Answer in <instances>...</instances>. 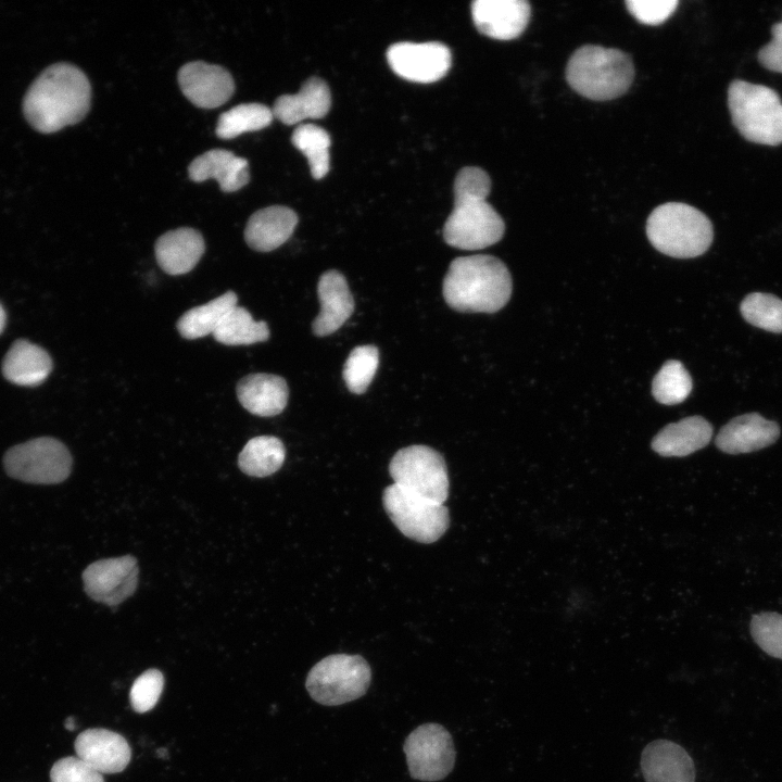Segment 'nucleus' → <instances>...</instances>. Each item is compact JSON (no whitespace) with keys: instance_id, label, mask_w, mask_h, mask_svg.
<instances>
[{"instance_id":"bb28decb","label":"nucleus","mask_w":782,"mask_h":782,"mask_svg":"<svg viewBox=\"0 0 782 782\" xmlns=\"http://www.w3.org/2000/svg\"><path fill=\"white\" fill-rule=\"evenodd\" d=\"M237 294L227 291L214 300L184 313L177 321V330L185 339L205 337L217 329L225 316L237 306Z\"/></svg>"},{"instance_id":"2eb2a0df","label":"nucleus","mask_w":782,"mask_h":782,"mask_svg":"<svg viewBox=\"0 0 782 782\" xmlns=\"http://www.w3.org/2000/svg\"><path fill=\"white\" fill-rule=\"evenodd\" d=\"M476 28L497 40H512L527 28L531 7L527 0H476L470 5Z\"/></svg>"},{"instance_id":"72a5a7b5","label":"nucleus","mask_w":782,"mask_h":782,"mask_svg":"<svg viewBox=\"0 0 782 782\" xmlns=\"http://www.w3.org/2000/svg\"><path fill=\"white\" fill-rule=\"evenodd\" d=\"M379 364L375 345H360L352 350L343 366V379L352 393L362 394L370 384Z\"/></svg>"},{"instance_id":"39448f33","label":"nucleus","mask_w":782,"mask_h":782,"mask_svg":"<svg viewBox=\"0 0 782 782\" xmlns=\"http://www.w3.org/2000/svg\"><path fill=\"white\" fill-rule=\"evenodd\" d=\"M646 235L659 252L678 258L704 254L714 239L712 224L699 210L681 202L664 203L649 214Z\"/></svg>"},{"instance_id":"1a4fd4ad","label":"nucleus","mask_w":782,"mask_h":782,"mask_svg":"<svg viewBox=\"0 0 782 782\" xmlns=\"http://www.w3.org/2000/svg\"><path fill=\"white\" fill-rule=\"evenodd\" d=\"M383 507L395 527L407 538L420 542L438 541L450 525L447 508L393 483L382 495Z\"/></svg>"},{"instance_id":"e433bc0d","label":"nucleus","mask_w":782,"mask_h":782,"mask_svg":"<svg viewBox=\"0 0 782 782\" xmlns=\"http://www.w3.org/2000/svg\"><path fill=\"white\" fill-rule=\"evenodd\" d=\"M50 779L51 782H104L102 773L77 756L58 760L50 771Z\"/></svg>"},{"instance_id":"a211bd4d","label":"nucleus","mask_w":782,"mask_h":782,"mask_svg":"<svg viewBox=\"0 0 782 782\" xmlns=\"http://www.w3.org/2000/svg\"><path fill=\"white\" fill-rule=\"evenodd\" d=\"M320 312L313 320L314 335L325 337L337 331L354 312V299L344 276L335 269L324 273L317 285Z\"/></svg>"},{"instance_id":"9b49d317","label":"nucleus","mask_w":782,"mask_h":782,"mask_svg":"<svg viewBox=\"0 0 782 782\" xmlns=\"http://www.w3.org/2000/svg\"><path fill=\"white\" fill-rule=\"evenodd\" d=\"M403 751L413 779L439 781L454 768L456 753L452 736L439 723L428 722L413 730L405 739Z\"/></svg>"},{"instance_id":"a878e982","label":"nucleus","mask_w":782,"mask_h":782,"mask_svg":"<svg viewBox=\"0 0 782 782\" xmlns=\"http://www.w3.org/2000/svg\"><path fill=\"white\" fill-rule=\"evenodd\" d=\"M51 369L50 355L27 340H16L2 362L4 378L18 386H38L45 381Z\"/></svg>"},{"instance_id":"b1692460","label":"nucleus","mask_w":782,"mask_h":782,"mask_svg":"<svg viewBox=\"0 0 782 782\" xmlns=\"http://www.w3.org/2000/svg\"><path fill=\"white\" fill-rule=\"evenodd\" d=\"M188 173L190 179L197 182L216 179L225 192L237 191L250 180L248 161L222 149H213L195 157Z\"/></svg>"},{"instance_id":"ea45409f","label":"nucleus","mask_w":782,"mask_h":782,"mask_svg":"<svg viewBox=\"0 0 782 782\" xmlns=\"http://www.w3.org/2000/svg\"><path fill=\"white\" fill-rule=\"evenodd\" d=\"M5 326V312L0 304V333L2 332L3 328Z\"/></svg>"},{"instance_id":"7c9ffc66","label":"nucleus","mask_w":782,"mask_h":782,"mask_svg":"<svg viewBox=\"0 0 782 782\" xmlns=\"http://www.w3.org/2000/svg\"><path fill=\"white\" fill-rule=\"evenodd\" d=\"M291 141L306 156L313 178H324L330 167L329 134L317 125L301 124L294 129Z\"/></svg>"},{"instance_id":"ddd939ff","label":"nucleus","mask_w":782,"mask_h":782,"mask_svg":"<svg viewBox=\"0 0 782 782\" xmlns=\"http://www.w3.org/2000/svg\"><path fill=\"white\" fill-rule=\"evenodd\" d=\"M138 572L137 559L131 555L100 559L83 571L84 589L93 601L115 606L134 594Z\"/></svg>"},{"instance_id":"58836bf2","label":"nucleus","mask_w":782,"mask_h":782,"mask_svg":"<svg viewBox=\"0 0 782 782\" xmlns=\"http://www.w3.org/2000/svg\"><path fill=\"white\" fill-rule=\"evenodd\" d=\"M772 39L758 51V61L767 70L782 74V22L771 28Z\"/></svg>"},{"instance_id":"4be33fe9","label":"nucleus","mask_w":782,"mask_h":782,"mask_svg":"<svg viewBox=\"0 0 782 782\" xmlns=\"http://www.w3.org/2000/svg\"><path fill=\"white\" fill-rule=\"evenodd\" d=\"M331 106V93L327 83L316 76L310 77L294 94H282L274 103L273 114L286 125H294L307 118L324 117Z\"/></svg>"},{"instance_id":"dca6fc26","label":"nucleus","mask_w":782,"mask_h":782,"mask_svg":"<svg viewBox=\"0 0 782 782\" xmlns=\"http://www.w3.org/2000/svg\"><path fill=\"white\" fill-rule=\"evenodd\" d=\"M78 758L100 773H117L130 761L131 751L126 739L108 729L92 728L75 741Z\"/></svg>"},{"instance_id":"9d476101","label":"nucleus","mask_w":782,"mask_h":782,"mask_svg":"<svg viewBox=\"0 0 782 782\" xmlns=\"http://www.w3.org/2000/svg\"><path fill=\"white\" fill-rule=\"evenodd\" d=\"M394 483L401 488L443 504L449 495L446 465L436 450L411 445L399 450L389 465Z\"/></svg>"},{"instance_id":"4c0bfd02","label":"nucleus","mask_w":782,"mask_h":782,"mask_svg":"<svg viewBox=\"0 0 782 782\" xmlns=\"http://www.w3.org/2000/svg\"><path fill=\"white\" fill-rule=\"evenodd\" d=\"M628 11L642 24L659 25L676 11L677 0H627Z\"/></svg>"},{"instance_id":"cd10ccee","label":"nucleus","mask_w":782,"mask_h":782,"mask_svg":"<svg viewBox=\"0 0 782 782\" xmlns=\"http://www.w3.org/2000/svg\"><path fill=\"white\" fill-rule=\"evenodd\" d=\"M286 450L281 440L273 436L252 438L238 457L240 469L253 477H266L276 472L283 464Z\"/></svg>"},{"instance_id":"f704fd0d","label":"nucleus","mask_w":782,"mask_h":782,"mask_svg":"<svg viewBox=\"0 0 782 782\" xmlns=\"http://www.w3.org/2000/svg\"><path fill=\"white\" fill-rule=\"evenodd\" d=\"M749 629L754 641L765 653L782 659V615L774 611L754 615Z\"/></svg>"},{"instance_id":"c756f323","label":"nucleus","mask_w":782,"mask_h":782,"mask_svg":"<svg viewBox=\"0 0 782 782\" xmlns=\"http://www.w3.org/2000/svg\"><path fill=\"white\" fill-rule=\"evenodd\" d=\"M273 117V111L262 103H241L219 115L216 135L222 139H232L267 127Z\"/></svg>"},{"instance_id":"f257e3e1","label":"nucleus","mask_w":782,"mask_h":782,"mask_svg":"<svg viewBox=\"0 0 782 782\" xmlns=\"http://www.w3.org/2000/svg\"><path fill=\"white\" fill-rule=\"evenodd\" d=\"M90 99L85 73L75 65L55 63L29 86L23 112L33 128L50 134L80 122L89 111Z\"/></svg>"},{"instance_id":"6ab92c4d","label":"nucleus","mask_w":782,"mask_h":782,"mask_svg":"<svg viewBox=\"0 0 782 782\" xmlns=\"http://www.w3.org/2000/svg\"><path fill=\"white\" fill-rule=\"evenodd\" d=\"M641 769L646 782H695L692 758L683 747L668 740H655L645 746Z\"/></svg>"},{"instance_id":"423d86ee","label":"nucleus","mask_w":782,"mask_h":782,"mask_svg":"<svg viewBox=\"0 0 782 782\" xmlns=\"http://www.w3.org/2000/svg\"><path fill=\"white\" fill-rule=\"evenodd\" d=\"M728 106L737 131L747 141L779 146L782 143V101L773 89L744 80H733L728 88Z\"/></svg>"},{"instance_id":"f03ea898","label":"nucleus","mask_w":782,"mask_h":782,"mask_svg":"<svg viewBox=\"0 0 782 782\" xmlns=\"http://www.w3.org/2000/svg\"><path fill=\"white\" fill-rule=\"evenodd\" d=\"M453 190L454 207L443 227L445 242L462 250H481L499 242L505 225L487 202L491 190L488 173L477 166L463 167Z\"/></svg>"},{"instance_id":"f3484780","label":"nucleus","mask_w":782,"mask_h":782,"mask_svg":"<svg viewBox=\"0 0 782 782\" xmlns=\"http://www.w3.org/2000/svg\"><path fill=\"white\" fill-rule=\"evenodd\" d=\"M780 437L775 421L758 413L736 416L726 424L716 437L717 447L728 454L751 453L773 444Z\"/></svg>"},{"instance_id":"393cba45","label":"nucleus","mask_w":782,"mask_h":782,"mask_svg":"<svg viewBox=\"0 0 782 782\" xmlns=\"http://www.w3.org/2000/svg\"><path fill=\"white\" fill-rule=\"evenodd\" d=\"M712 436L711 425L701 416H691L667 425L652 441L661 456H686L706 446Z\"/></svg>"},{"instance_id":"4468645a","label":"nucleus","mask_w":782,"mask_h":782,"mask_svg":"<svg viewBox=\"0 0 782 782\" xmlns=\"http://www.w3.org/2000/svg\"><path fill=\"white\" fill-rule=\"evenodd\" d=\"M178 84L186 98L201 109L220 106L235 91L232 76L226 68L202 61L181 66Z\"/></svg>"},{"instance_id":"f8f14e48","label":"nucleus","mask_w":782,"mask_h":782,"mask_svg":"<svg viewBox=\"0 0 782 782\" xmlns=\"http://www.w3.org/2000/svg\"><path fill=\"white\" fill-rule=\"evenodd\" d=\"M386 55L391 70L413 83L437 81L447 74L452 65L450 49L438 41L396 42L388 48Z\"/></svg>"},{"instance_id":"c9c22d12","label":"nucleus","mask_w":782,"mask_h":782,"mask_svg":"<svg viewBox=\"0 0 782 782\" xmlns=\"http://www.w3.org/2000/svg\"><path fill=\"white\" fill-rule=\"evenodd\" d=\"M164 686V678L160 670L148 669L133 683L129 699L136 712H147L157 703Z\"/></svg>"},{"instance_id":"2f4dec72","label":"nucleus","mask_w":782,"mask_h":782,"mask_svg":"<svg viewBox=\"0 0 782 782\" xmlns=\"http://www.w3.org/2000/svg\"><path fill=\"white\" fill-rule=\"evenodd\" d=\"M740 311L748 324L774 333L782 332V300L778 297L749 293L741 302Z\"/></svg>"},{"instance_id":"473e14b6","label":"nucleus","mask_w":782,"mask_h":782,"mask_svg":"<svg viewBox=\"0 0 782 782\" xmlns=\"http://www.w3.org/2000/svg\"><path fill=\"white\" fill-rule=\"evenodd\" d=\"M692 390V378L679 361L666 362L653 380V395L661 404L684 401Z\"/></svg>"},{"instance_id":"aec40b11","label":"nucleus","mask_w":782,"mask_h":782,"mask_svg":"<svg viewBox=\"0 0 782 782\" xmlns=\"http://www.w3.org/2000/svg\"><path fill=\"white\" fill-rule=\"evenodd\" d=\"M297 224L298 215L290 207L282 205L264 207L249 218L244 239L253 250L269 252L291 237Z\"/></svg>"},{"instance_id":"412c9836","label":"nucleus","mask_w":782,"mask_h":782,"mask_svg":"<svg viewBox=\"0 0 782 782\" xmlns=\"http://www.w3.org/2000/svg\"><path fill=\"white\" fill-rule=\"evenodd\" d=\"M237 396L251 414L270 417L280 414L288 403L289 389L286 380L273 374H251L237 384Z\"/></svg>"},{"instance_id":"5701e85b","label":"nucleus","mask_w":782,"mask_h":782,"mask_svg":"<svg viewBox=\"0 0 782 782\" xmlns=\"http://www.w3.org/2000/svg\"><path fill=\"white\" fill-rule=\"evenodd\" d=\"M159 266L168 275H182L198 264L204 253L202 235L189 227L163 234L155 242Z\"/></svg>"},{"instance_id":"20e7f679","label":"nucleus","mask_w":782,"mask_h":782,"mask_svg":"<svg viewBox=\"0 0 782 782\" xmlns=\"http://www.w3.org/2000/svg\"><path fill=\"white\" fill-rule=\"evenodd\" d=\"M633 79L631 56L615 48L582 46L571 54L566 66V80L571 89L593 101L621 97Z\"/></svg>"},{"instance_id":"a19ab883","label":"nucleus","mask_w":782,"mask_h":782,"mask_svg":"<svg viewBox=\"0 0 782 782\" xmlns=\"http://www.w3.org/2000/svg\"><path fill=\"white\" fill-rule=\"evenodd\" d=\"M65 728L67 730H73L75 728V721L73 718H67L65 721Z\"/></svg>"},{"instance_id":"c85d7f7f","label":"nucleus","mask_w":782,"mask_h":782,"mask_svg":"<svg viewBox=\"0 0 782 782\" xmlns=\"http://www.w3.org/2000/svg\"><path fill=\"white\" fill-rule=\"evenodd\" d=\"M213 337L226 345L253 344L266 341L269 330L265 321L254 320L248 310L237 305L225 316Z\"/></svg>"},{"instance_id":"6e6552de","label":"nucleus","mask_w":782,"mask_h":782,"mask_svg":"<svg viewBox=\"0 0 782 782\" xmlns=\"http://www.w3.org/2000/svg\"><path fill=\"white\" fill-rule=\"evenodd\" d=\"M3 467L13 479L34 484H56L71 474L68 449L51 437H40L9 449Z\"/></svg>"},{"instance_id":"7ed1b4c3","label":"nucleus","mask_w":782,"mask_h":782,"mask_svg":"<svg viewBox=\"0 0 782 782\" xmlns=\"http://www.w3.org/2000/svg\"><path fill=\"white\" fill-rule=\"evenodd\" d=\"M442 293L447 305L458 312L494 313L510 298L512 277L495 256H461L451 262Z\"/></svg>"},{"instance_id":"0eeeda50","label":"nucleus","mask_w":782,"mask_h":782,"mask_svg":"<svg viewBox=\"0 0 782 782\" xmlns=\"http://www.w3.org/2000/svg\"><path fill=\"white\" fill-rule=\"evenodd\" d=\"M371 669L360 655L333 654L313 666L305 686L311 697L337 706L362 697L368 690Z\"/></svg>"}]
</instances>
